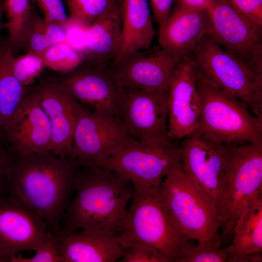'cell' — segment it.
<instances>
[{
  "label": "cell",
  "mask_w": 262,
  "mask_h": 262,
  "mask_svg": "<svg viewBox=\"0 0 262 262\" xmlns=\"http://www.w3.org/2000/svg\"><path fill=\"white\" fill-rule=\"evenodd\" d=\"M122 33L121 2L117 0L84 31V55L94 59L95 64H104L116 56Z\"/></svg>",
  "instance_id": "cell-23"
},
{
  "label": "cell",
  "mask_w": 262,
  "mask_h": 262,
  "mask_svg": "<svg viewBox=\"0 0 262 262\" xmlns=\"http://www.w3.org/2000/svg\"><path fill=\"white\" fill-rule=\"evenodd\" d=\"M188 240L181 246L178 262H227L221 248V235L197 244Z\"/></svg>",
  "instance_id": "cell-27"
},
{
  "label": "cell",
  "mask_w": 262,
  "mask_h": 262,
  "mask_svg": "<svg viewBox=\"0 0 262 262\" xmlns=\"http://www.w3.org/2000/svg\"><path fill=\"white\" fill-rule=\"evenodd\" d=\"M133 186L121 243H143L158 250L168 262H178L181 247L189 239L174 221L160 186Z\"/></svg>",
  "instance_id": "cell-4"
},
{
  "label": "cell",
  "mask_w": 262,
  "mask_h": 262,
  "mask_svg": "<svg viewBox=\"0 0 262 262\" xmlns=\"http://www.w3.org/2000/svg\"><path fill=\"white\" fill-rule=\"evenodd\" d=\"M135 141L121 119L77 102L73 150L81 165L96 166L115 149Z\"/></svg>",
  "instance_id": "cell-11"
},
{
  "label": "cell",
  "mask_w": 262,
  "mask_h": 262,
  "mask_svg": "<svg viewBox=\"0 0 262 262\" xmlns=\"http://www.w3.org/2000/svg\"><path fill=\"white\" fill-rule=\"evenodd\" d=\"M180 60L161 48L149 49L129 54L112 65L111 70L120 86L149 91L164 90L168 89Z\"/></svg>",
  "instance_id": "cell-17"
},
{
  "label": "cell",
  "mask_w": 262,
  "mask_h": 262,
  "mask_svg": "<svg viewBox=\"0 0 262 262\" xmlns=\"http://www.w3.org/2000/svg\"><path fill=\"white\" fill-rule=\"evenodd\" d=\"M7 260L0 253V262H7Z\"/></svg>",
  "instance_id": "cell-40"
},
{
  "label": "cell",
  "mask_w": 262,
  "mask_h": 262,
  "mask_svg": "<svg viewBox=\"0 0 262 262\" xmlns=\"http://www.w3.org/2000/svg\"><path fill=\"white\" fill-rule=\"evenodd\" d=\"M197 71L243 102L262 120V78L208 34L191 54Z\"/></svg>",
  "instance_id": "cell-6"
},
{
  "label": "cell",
  "mask_w": 262,
  "mask_h": 262,
  "mask_svg": "<svg viewBox=\"0 0 262 262\" xmlns=\"http://www.w3.org/2000/svg\"><path fill=\"white\" fill-rule=\"evenodd\" d=\"M181 164L179 145L135 141L119 147L96 166L110 171L133 186L159 187L174 167Z\"/></svg>",
  "instance_id": "cell-8"
},
{
  "label": "cell",
  "mask_w": 262,
  "mask_h": 262,
  "mask_svg": "<svg viewBox=\"0 0 262 262\" xmlns=\"http://www.w3.org/2000/svg\"><path fill=\"white\" fill-rule=\"evenodd\" d=\"M44 66L42 56L30 52L14 56L12 62L14 75L22 85L27 87L34 82Z\"/></svg>",
  "instance_id": "cell-30"
},
{
  "label": "cell",
  "mask_w": 262,
  "mask_h": 262,
  "mask_svg": "<svg viewBox=\"0 0 262 262\" xmlns=\"http://www.w3.org/2000/svg\"><path fill=\"white\" fill-rule=\"evenodd\" d=\"M240 15L262 28V0H227Z\"/></svg>",
  "instance_id": "cell-34"
},
{
  "label": "cell",
  "mask_w": 262,
  "mask_h": 262,
  "mask_svg": "<svg viewBox=\"0 0 262 262\" xmlns=\"http://www.w3.org/2000/svg\"><path fill=\"white\" fill-rule=\"evenodd\" d=\"M233 233L232 244L222 248L227 262H262V191L242 212Z\"/></svg>",
  "instance_id": "cell-21"
},
{
  "label": "cell",
  "mask_w": 262,
  "mask_h": 262,
  "mask_svg": "<svg viewBox=\"0 0 262 262\" xmlns=\"http://www.w3.org/2000/svg\"><path fill=\"white\" fill-rule=\"evenodd\" d=\"M196 84L200 112L193 133L221 143L262 141V120L243 102L206 78L197 69Z\"/></svg>",
  "instance_id": "cell-3"
},
{
  "label": "cell",
  "mask_w": 262,
  "mask_h": 262,
  "mask_svg": "<svg viewBox=\"0 0 262 262\" xmlns=\"http://www.w3.org/2000/svg\"><path fill=\"white\" fill-rule=\"evenodd\" d=\"M44 28V19L32 6L31 15L24 31L20 48L26 52L42 56L49 47Z\"/></svg>",
  "instance_id": "cell-29"
},
{
  "label": "cell",
  "mask_w": 262,
  "mask_h": 262,
  "mask_svg": "<svg viewBox=\"0 0 262 262\" xmlns=\"http://www.w3.org/2000/svg\"><path fill=\"white\" fill-rule=\"evenodd\" d=\"M117 0H66L68 21L86 28L108 10Z\"/></svg>",
  "instance_id": "cell-28"
},
{
  "label": "cell",
  "mask_w": 262,
  "mask_h": 262,
  "mask_svg": "<svg viewBox=\"0 0 262 262\" xmlns=\"http://www.w3.org/2000/svg\"><path fill=\"white\" fill-rule=\"evenodd\" d=\"M30 258L23 257L18 254L10 262H62L58 245L54 235L47 230L42 245Z\"/></svg>",
  "instance_id": "cell-32"
},
{
  "label": "cell",
  "mask_w": 262,
  "mask_h": 262,
  "mask_svg": "<svg viewBox=\"0 0 262 262\" xmlns=\"http://www.w3.org/2000/svg\"><path fill=\"white\" fill-rule=\"evenodd\" d=\"M47 230L43 219L18 197H0V253L8 262L22 251L36 250Z\"/></svg>",
  "instance_id": "cell-13"
},
{
  "label": "cell",
  "mask_w": 262,
  "mask_h": 262,
  "mask_svg": "<svg viewBox=\"0 0 262 262\" xmlns=\"http://www.w3.org/2000/svg\"><path fill=\"white\" fill-rule=\"evenodd\" d=\"M119 91L122 120L134 139L148 144L173 141L168 131V89L149 91L119 86Z\"/></svg>",
  "instance_id": "cell-12"
},
{
  "label": "cell",
  "mask_w": 262,
  "mask_h": 262,
  "mask_svg": "<svg viewBox=\"0 0 262 262\" xmlns=\"http://www.w3.org/2000/svg\"><path fill=\"white\" fill-rule=\"evenodd\" d=\"M210 28L208 12L176 4L163 31L159 33L161 48L180 60L192 54Z\"/></svg>",
  "instance_id": "cell-20"
},
{
  "label": "cell",
  "mask_w": 262,
  "mask_h": 262,
  "mask_svg": "<svg viewBox=\"0 0 262 262\" xmlns=\"http://www.w3.org/2000/svg\"><path fill=\"white\" fill-rule=\"evenodd\" d=\"M120 47L114 65L129 54L151 49L155 33L147 0H123Z\"/></svg>",
  "instance_id": "cell-22"
},
{
  "label": "cell",
  "mask_w": 262,
  "mask_h": 262,
  "mask_svg": "<svg viewBox=\"0 0 262 262\" xmlns=\"http://www.w3.org/2000/svg\"><path fill=\"white\" fill-rule=\"evenodd\" d=\"M44 28L49 46L67 41L66 27L63 25L54 22H47L44 20Z\"/></svg>",
  "instance_id": "cell-37"
},
{
  "label": "cell",
  "mask_w": 262,
  "mask_h": 262,
  "mask_svg": "<svg viewBox=\"0 0 262 262\" xmlns=\"http://www.w3.org/2000/svg\"><path fill=\"white\" fill-rule=\"evenodd\" d=\"M66 74L58 81L77 102L92 111L122 120L119 86L111 68L95 64Z\"/></svg>",
  "instance_id": "cell-14"
},
{
  "label": "cell",
  "mask_w": 262,
  "mask_h": 262,
  "mask_svg": "<svg viewBox=\"0 0 262 262\" xmlns=\"http://www.w3.org/2000/svg\"><path fill=\"white\" fill-rule=\"evenodd\" d=\"M45 66L56 71L68 73L82 65L84 54L67 42L50 46L42 55Z\"/></svg>",
  "instance_id": "cell-26"
},
{
  "label": "cell",
  "mask_w": 262,
  "mask_h": 262,
  "mask_svg": "<svg viewBox=\"0 0 262 262\" xmlns=\"http://www.w3.org/2000/svg\"><path fill=\"white\" fill-rule=\"evenodd\" d=\"M80 167L76 159L52 152L16 158L10 176V194L36 213L48 230L55 233L61 229Z\"/></svg>",
  "instance_id": "cell-1"
},
{
  "label": "cell",
  "mask_w": 262,
  "mask_h": 262,
  "mask_svg": "<svg viewBox=\"0 0 262 262\" xmlns=\"http://www.w3.org/2000/svg\"><path fill=\"white\" fill-rule=\"evenodd\" d=\"M62 262H115L125 254L120 236L86 229H60L53 234Z\"/></svg>",
  "instance_id": "cell-19"
},
{
  "label": "cell",
  "mask_w": 262,
  "mask_h": 262,
  "mask_svg": "<svg viewBox=\"0 0 262 262\" xmlns=\"http://www.w3.org/2000/svg\"><path fill=\"white\" fill-rule=\"evenodd\" d=\"M133 191L130 181L110 171L81 165L75 196L64 215L61 229H86L110 237L120 236Z\"/></svg>",
  "instance_id": "cell-2"
},
{
  "label": "cell",
  "mask_w": 262,
  "mask_h": 262,
  "mask_svg": "<svg viewBox=\"0 0 262 262\" xmlns=\"http://www.w3.org/2000/svg\"><path fill=\"white\" fill-rule=\"evenodd\" d=\"M179 150L182 168L211 200L221 221V226L226 219L227 204L224 180L225 143L193 132L183 138Z\"/></svg>",
  "instance_id": "cell-10"
},
{
  "label": "cell",
  "mask_w": 262,
  "mask_h": 262,
  "mask_svg": "<svg viewBox=\"0 0 262 262\" xmlns=\"http://www.w3.org/2000/svg\"><path fill=\"white\" fill-rule=\"evenodd\" d=\"M160 187L174 221L189 240L202 243L221 235L213 204L181 164L170 170Z\"/></svg>",
  "instance_id": "cell-5"
},
{
  "label": "cell",
  "mask_w": 262,
  "mask_h": 262,
  "mask_svg": "<svg viewBox=\"0 0 262 262\" xmlns=\"http://www.w3.org/2000/svg\"><path fill=\"white\" fill-rule=\"evenodd\" d=\"M3 3V2L2 1V0H0V3Z\"/></svg>",
  "instance_id": "cell-41"
},
{
  "label": "cell",
  "mask_w": 262,
  "mask_h": 262,
  "mask_svg": "<svg viewBox=\"0 0 262 262\" xmlns=\"http://www.w3.org/2000/svg\"><path fill=\"white\" fill-rule=\"evenodd\" d=\"M213 0H176V3L188 8L208 11Z\"/></svg>",
  "instance_id": "cell-38"
},
{
  "label": "cell",
  "mask_w": 262,
  "mask_h": 262,
  "mask_svg": "<svg viewBox=\"0 0 262 262\" xmlns=\"http://www.w3.org/2000/svg\"><path fill=\"white\" fill-rule=\"evenodd\" d=\"M125 254L121 262H168L158 250L148 245L131 241L122 244Z\"/></svg>",
  "instance_id": "cell-31"
},
{
  "label": "cell",
  "mask_w": 262,
  "mask_h": 262,
  "mask_svg": "<svg viewBox=\"0 0 262 262\" xmlns=\"http://www.w3.org/2000/svg\"><path fill=\"white\" fill-rule=\"evenodd\" d=\"M32 7L30 0H4L3 9L7 16L4 28L8 32L7 38L14 51L20 48Z\"/></svg>",
  "instance_id": "cell-25"
},
{
  "label": "cell",
  "mask_w": 262,
  "mask_h": 262,
  "mask_svg": "<svg viewBox=\"0 0 262 262\" xmlns=\"http://www.w3.org/2000/svg\"><path fill=\"white\" fill-rule=\"evenodd\" d=\"M32 89L49 123L51 152L74 158L73 136L77 102L58 80L43 82Z\"/></svg>",
  "instance_id": "cell-18"
},
{
  "label": "cell",
  "mask_w": 262,
  "mask_h": 262,
  "mask_svg": "<svg viewBox=\"0 0 262 262\" xmlns=\"http://www.w3.org/2000/svg\"><path fill=\"white\" fill-rule=\"evenodd\" d=\"M224 143L227 204L226 219L220 227L222 241L233 233L242 212L262 191V141Z\"/></svg>",
  "instance_id": "cell-7"
},
{
  "label": "cell",
  "mask_w": 262,
  "mask_h": 262,
  "mask_svg": "<svg viewBox=\"0 0 262 262\" xmlns=\"http://www.w3.org/2000/svg\"><path fill=\"white\" fill-rule=\"evenodd\" d=\"M47 22L60 23L67 28L68 18L62 0H35Z\"/></svg>",
  "instance_id": "cell-33"
},
{
  "label": "cell",
  "mask_w": 262,
  "mask_h": 262,
  "mask_svg": "<svg viewBox=\"0 0 262 262\" xmlns=\"http://www.w3.org/2000/svg\"><path fill=\"white\" fill-rule=\"evenodd\" d=\"M196 68L192 54L178 62L168 87L169 138L183 139L196 130L200 112L196 84Z\"/></svg>",
  "instance_id": "cell-15"
},
{
  "label": "cell",
  "mask_w": 262,
  "mask_h": 262,
  "mask_svg": "<svg viewBox=\"0 0 262 262\" xmlns=\"http://www.w3.org/2000/svg\"><path fill=\"white\" fill-rule=\"evenodd\" d=\"M4 11L3 3L0 4V31L4 28V23L2 21V14Z\"/></svg>",
  "instance_id": "cell-39"
},
{
  "label": "cell",
  "mask_w": 262,
  "mask_h": 262,
  "mask_svg": "<svg viewBox=\"0 0 262 262\" xmlns=\"http://www.w3.org/2000/svg\"><path fill=\"white\" fill-rule=\"evenodd\" d=\"M4 132L16 158L51 152L49 123L32 88L24 95Z\"/></svg>",
  "instance_id": "cell-16"
},
{
  "label": "cell",
  "mask_w": 262,
  "mask_h": 262,
  "mask_svg": "<svg viewBox=\"0 0 262 262\" xmlns=\"http://www.w3.org/2000/svg\"><path fill=\"white\" fill-rule=\"evenodd\" d=\"M174 0H149L154 18L158 25L159 33L164 30L171 13Z\"/></svg>",
  "instance_id": "cell-36"
},
{
  "label": "cell",
  "mask_w": 262,
  "mask_h": 262,
  "mask_svg": "<svg viewBox=\"0 0 262 262\" xmlns=\"http://www.w3.org/2000/svg\"><path fill=\"white\" fill-rule=\"evenodd\" d=\"M208 35L262 78V28L238 13L227 0H213Z\"/></svg>",
  "instance_id": "cell-9"
},
{
  "label": "cell",
  "mask_w": 262,
  "mask_h": 262,
  "mask_svg": "<svg viewBox=\"0 0 262 262\" xmlns=\"http://www.w3.org/2000/svg\"><path fill=\"white\" fill-rule=\"evenodd\" d=\"M16 159L10 149L0 146V197L10 194V176Z\"/></svg>",
  "instance_id": "cell-35"
},
{
  "label": "cell",
  "mask_w": 262,
  "mask_h": 262,
  "mask_svg": "<svg viewBox=\"0 0 262 262\" xmlns=\"http://www.w3.org/2000/svg\"><path fill=\"white\" fill-rule=\"evenodd\" d=\"M14 56L8 38L0 36V131L2 132L30 88L22 85L14 75Z\"/></svg>",
  "instance_id": "cell-24"
}]
</instances>
